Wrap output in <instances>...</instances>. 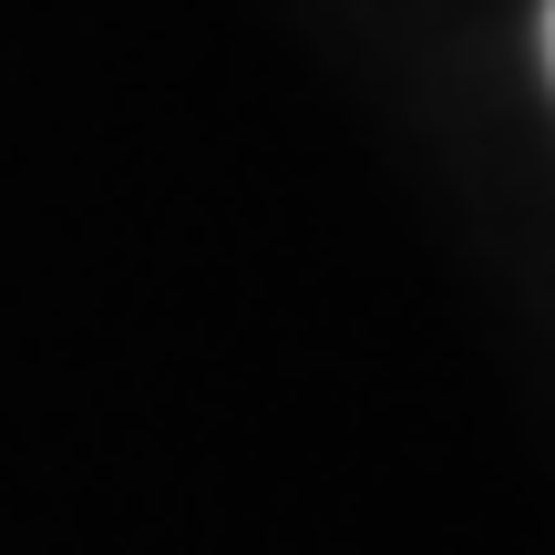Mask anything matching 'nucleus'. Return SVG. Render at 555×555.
Listing matches in <instances>:
<instances>
[{
	"mask_svg": "<svg viewBox=\"0 0 555 555\" xmlns=\"http://www.w3.org/2000/svg\"><path fill=\"white\" fill-rule=\"evenodd\" d=\"M545 62H555V0H545Z\"/></svg>",
	"mask_w": 555,
	"mask_h": 555,
	"instance_id": "1",
	"label": "nucleus"
}]
</instances>
